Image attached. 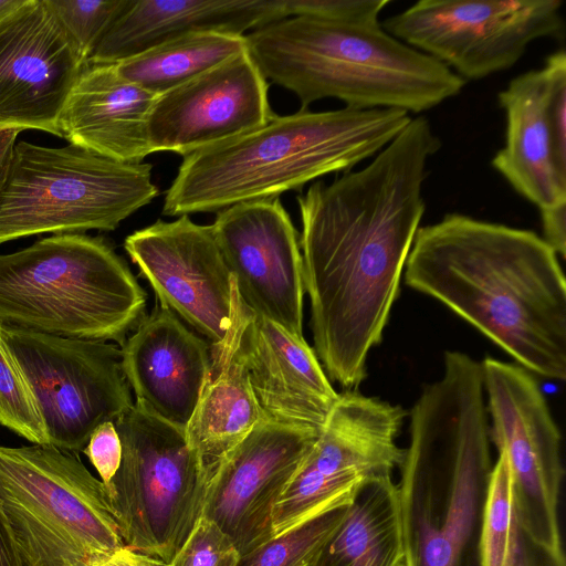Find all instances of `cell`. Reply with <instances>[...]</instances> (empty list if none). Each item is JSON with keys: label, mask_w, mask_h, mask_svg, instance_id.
<instances>
[{"label": "cell", "mask_w": 566, "mask_h": 566, "mask_svg": "<svg viewBox=\"0 0 566 566\" xmlns=\"http://www.w3.org/2000/svg\"><path fill=\"white\" fill-rule=\"evenodd\" d=\"M560 0H420L381 22L463 81L506 71L527 46L564 32Z\"/></svg>", "instance_id": "obj_10"}, {"label": "cell", "mask_w": 566, "mask_h": 566, "mask_svg": "<svg viewBox=\"0 0 566 566\" xmlns=\"http://www.w3.org/2000/svg\"><path fill=\"white\" fill-rule=\"evenodd\" d=\"M124 248L160 305L211 345L223 340L232 323V276L211 226L189 216L158 220L129 234Z\"/></svg>", "instance_id": "obj_14"}, {"label": "cell", "mask_w": 566, "mask_h": 566, "mask_svg": "<svg viewBox=\"0 0 566 566\" xmlns=\"http://www.w3.org/2000/svg\"><path fill=\"white\" fill-rule=\"evenodd\" d=\"M151 165L74 145L17 142L0 196V244L43 234L113 231L158 196Z\"/></svg>", "instance_id": "obj_8"}, {"label": "cell", "mask_w": 566, "mask_h": 566, "mask_svg": "<svg viewBox=\"0 0 566 566\" xmlns=\"http://www.w3.org/2000/svg\"><path fill=\"white\" fill-rule=\"evenodd\" d=\"M350 499L273 536L240 556L237 566H307L343 518Z\"/></svg>", "instance_id": "obj_28"}, {"label": "cell", "mask_w": 566, "mask_h": 566, "mask_svg": "<svg viewBox=\"0 0 566 566\" xmlns=\"http://www.w3.org/2000/svg\"><path fill=\"white\" fill-rule=\"evenodd\" d=\"M405 418L398 405L358 390L340 392L274 506L273 536L349 500L366 481L392 474L403 455L396 439Z\"/></svg>", "instance_id": "obj_13"}, {"label": "cell", "mask_w": 566, "mask_h": 566, "mask_svg": "<svg viewBox=\"0 0 566 566\" xmlns=\"http://www.w3.org/2000/svg\"><path fill=\"white\" fill-rule=\"evenodd\" d=\"M402 275L533 375L566 379L565 275L536 232L448 213L418 229Z\"/></svg>", "instance_id": "obj_2"}, {"label": "cell", "mask_w": 566, "mask_h": 566, "mask_svg": "<svg viewBox=\"0 0 566 566\" xmlns=\"http://www.w3.org/2000/svg\"><path fill=\"white\" fill-rule=\"evenodd\" d=\"M397 484L405 566H481V525L492 473L481 361L443 355L409 413Z\"/></svg>", "instance_id": "obj_3"}, {"label": "cell", "mask_w": 566, "mask_h": 566, "mask_svg": "<svg viewBox=\"0 0 566 566\" xmlns=\"http://www.w3.org/2000/svg\"><path fill=\"white\" fill-rule=\"evenodd\" d=\"M240 347L263 417L321 432L339 394L304 337L248 307Z\"/></svg>", "instance_id": "obj_20"}, {"label": "cell", "mask_w": 566, "mask_h": 566, "mask_svg": "<svg viewBox=\"0 0 566 566\" xmlns=\"http://www.w3.org/2000/svg\"><path fill=\"white\" fill-rule=\"evenodd\" d=\"M285 18V0H130L88 64H116L190 32L245 35Z\"/></svg>", "instance_id": "obj_22"}, {"label": "cell", "mask_w": 566, "mask_h": 566, "mask_svg": "<svg viewBox=\"0 0 566 566\" xmlns=\"http://www.w3.org/2000/svg\"><path fill=\"white\" fill-rule=\"evenodd\" d=\"M307 566H405L397 484L392 474L363 483Z\"/></svg>", "instance_id": "obj_25"}, {"label": "cell", "mask_w": 566, "mask_h": 566, "mask_svg": "<svg viewBox=\"0 0 566 566\" xmlns=\"http://www.w3.org/2000/svg\"><path fill=\"white\" fill-rule=\"evenodd\" d=\"M88 63L96 46L130 0H43Z\"/></svg>", "instance_id": "obj_30"}, {"label": "cell", "mask_w": 566, "mask_h": 566, "mask_svg": "<svg viewBox=\"0 0 566 566\" xmlns=\"http://www.w3.org/2000/svg\"><path fill=\"white\" fill-rule=\"evenodd\" d=\"M266 80L294 93L303 109L335 98L345 107L420 114L457 96L467 82L396 39L380 24L289 17L245 34Z\"/></svg>", "instance_id": "obj_5"}, {"label": "cell", "mask_w": 566, "mask_h": 566, "mask_svg": "<svg viewBox=\"0 0 566 566\" xmlns=\"http://www.w3.org/2000/svg\"><path fill=\"white\" fill-rule=\"evenodd\" d=\"M247 51L245 35L190 32L115 64L126 80L159 96Z\"/></svg>", "instance_id": "obj_26"}, {"label": "cell", "mask_w": 566, "mask_h": 566, "mask_svg": "<svg viewBox=\"0 0 566 566\" xmlns=\"http://www.w3.org/2000/svg\"><path fill=\"white\" fill-rule=\"evenodd\" d=\"M0 566H23L8 522L0 507Z\"/></svg>", "instance_id": "obj_37"}, {"label": "cell", "mask_w": 566, "mask_h": 566, "mask_svg": "<svg viewBox=\"0 0 566 566\" xmlns=\"http://www.w3.org/2000/svg\"><path fill=\"white\" fill-rule=\"evenodd\" d=\"M511 566H566L565 554H555L535 543L520 527Z\"/></svg>", "instance_id": "obj_34"}, {"label": "cell", "mask_w": 566, "mask_h": 566, "mask_svg": "<svg viewBox=\"0 0 566 566\" xmlns=\"http://www.w3.org/2000/svg\"><path fill=\"white\" fill-rule=\"evenodd\" d=\"M20 132L15 128L0 129V196L9 178L14 146Z\"/></svg>", "instance_id": "obj_36"}, {"label": "cell", "mask_w": 566, "mask_h": 566, "mask_svg": "<svg viewBox=\"0 0 566 566\" xmlns=\"http://www.w3.org/2000/svg\"><path fill=\"white\" fill-rule=\"evenodd\" d=\"M497 452L482 515L481 566H511L516 546L518 524L510 463L504 451Z\"/></svg>", "instance_id": "obj_27"}, {"label": "cell", "mask_w": 566, "mask_h": 566, "mask_svg": "<svg viewBox=\"0 0 566 566\" xmlns=\"http://www.w3.org/2000/svg\"><path fill=\"white\" fill-rule=\"evenodd\" d=\"M88 63L43 0L0 23V129L60 137L59 119Z\"/></svg>", "instance_id": "obj_17"}, {"label": "cell", "mask_w": 566, "mask_h": 566, "mask_svg": "<svg viewBox=\"0 0 566 566\" xmlns=\"http://www.w3.org/2000/svg\"><path fill=\"white\" fill-rule=\"evenodd\" d=\"M147 294L99 237L53 234L0 254V327L114 340L144 317Z\"/></svg>", "instance_id": "obj_6"}, {"label": "cell", "mask_w": 566, "mask_h": 566, "mask_svg": "<svg viewBox=\"0 0 566 566\" xmlns=\"http://www.w3.org/2000/svg\"><path fill=\"white\" fill-rule=\"evenodd\" d=\"M40 408L50 444L81 452L92 433L133 406L114 344L0 327Z\"/></svg>", "instance_id": "obj_12"}, {"label": "cell", "mask_w": 566, "mask_h": 566, "mask_svg": "<svg viewBox=\"0 0 566 566\" xmlns=\"http://www.w3.org/2000/svg\"><path fill=\"white\" fill-rule=\"evenodd\" d=\"M0 426L32 444H50L34 394L0 335Z\"/></svg>", "instance_id": "obj_29"}, {"label": "cell", "mask_w": 566, "mask_h": 566, "mask_svg": "<svg viewBox=\"0 0 566 566\" xmlns=\"http://www.w3.org/2000/svg\"><path fill=\"white\" fill-rule=\"evenodd\" d=\"M547 99L543 66L516 75L499 92L505 143L491 159L510 186L538 209L566 202V170L555 156Z\"/></svg>", "instance_id": "obj_23"}, {"label": "cell", "mask_w": 566, "mask_h": 566, "mask_svg": "<svg viewBox=\"0 0 566 566\" xmlns=\"http://www.w3.org/2000/svg\"><path fill=\"white\" fill-rule=\"evenodd\" d=\"M239 559L240 554L231 539L201 516L167 566H237Z\"/></svg>", "instance_id": "obj_31"}, {"label": "cell", "mask_w": 566, "mask_h": 566, "mask_svg": "<svg viewBox=\"0 0 566 566\" xmlns=\"http://www.w3.org/2000/svg\"><path fill=\"white\" fill-rule=\"evenodd\" d=\"M318 434L263 420L214 469L201 516L231 539L240 556L273 537L274 506Z\"/></svg>", "instance_id": "obj_16"}, {"label": "cell", "mask_w": 566, "mask_h": 566, "mask_svg": "<svg viewBox=\"0 0 566 566\" xmlns=\"http://www.w3.org/2000/svg\"><path fill=\"white\" fill-rule=\"evenodd\" d=\"M211 365L210 344L157 304L120 346V366L140 409L186 430Z\"/></svg>", "instance_id": "obj_19"}, {"label": "cell", "mask_w": 566, "mask_h": 566, "mask_svg": "<svg viewBox=\"0 0 566 566\" xmlns=\"http://www.w3.org/2000/svg\"><path fill=\"white\" fill-rule=\"evenodd\" d=\"M440 148L429 119L412 117L367 166L296 198L314 352L345 390L358 389L382 339L426 210L428 161Z\"/></svg>", "instance_id": "obj_1"}, {"label": "cell", "mask_w": 566, "mask_h": 566, "mask_svg": "<svg viewBox=\"0 0 566 566\" xmlns=\"http://www.w3.org/2000/svg\"><path fill=\"white\" fill-rule=\"evenodd\" d=\"M395 108H301L186 157L167 189L168 217L220 211L279 198L328 174L346 172L376 156L411 120Z\"/></svg>", "instance_id": "obj_4"}, {"label": "cell", "mask_w": 566, "mask_h": 566, "mask_svg": "<svg viewBox=\"0 0 566 566\" xmlns=\"http://www.w3.org/2000/svg\"><path fill=\"white\" fill-rule=\"evenodd\" d=\"M28 0H0V23L22 8Z\"/></svg>", "instance_id": "obj_39"}, {"label": "cell", "mask_w": 566, "mask_h": 566, "mask_svg": "<svg viewBox=\"0 0 566 566\" xmlns=\"http://www.w3.org/2000/svg\"><path fill=\"white\" fill-rule=\"evenodd\" d=\"M248 306L232 279V323L222 342L211 345L210 370L196 410L185 430L210 478L220 461L266 420L253 396L241 356Z\"/></svg>", "instance_id": "obj_24"}, {"label": "cell", "mask_w": 566, "mask_h": 566, "mask_svg": "<svg viewBox=\"0 0 566 566\" xmlns=\"http://www.w3.org/2000/svg\"><path fill=\"white\" fill-rule=\"evenodd\" d=\"M211 226L242 302L303 337V262L297 231L279 198L240 202Z\"/></svg>", "instance_id": "obj_15"}, {"label": "cell", "mask_w": 566, "mask_h": 566, "mask_svg": "<svg viewBox=\"0 0 566 566\" xmlns=\"http://www.w3.org/2000/svg\"><path fill=\"white\" fill-rule=\"evenodd\" d=\"M156 98L115 64H88L60 115V137L109 159L143 163L151 154L148 120Z\"/></svg>", "instance_id": "obj_21"}, {"label": "cell", "mask_w": 566, "mask_h": 566, "mask_svg": "<svg viewBox=\"0 0 566 566\" xmlns=\"http://www.w3.org/2000/svg\"><path fill=\"white\" fill-rule=\"evenodd\" d=\"M390 0H285L289 17L302 15L319 20L377 25Z\"/></svg>", "instance_id": "obj_32"}, {"label": "cell", "mask_w": 566, "mask_h": 566, "mask_svg": "<svg viewBox=\"0 0 566 566\" xmlns=\"http://www.w3.org/2000/svg\"><path fill=\"white\" fill-rule=\"evenodd\" d=\"M481 365L490 440L509 459L517 524L538 545L564 554L562 434L547 400L534 375L520 365L490 356Z\"/></svg>", "instance_id": "obj_11"}, {"label": "cell", "mask_w": 566, "mask_h": 566, "mask_svg": "<svg viewBox=\"0 0 566 566\" xmlns=\"http://www.w3.org/2000/svg\"><path fill=\"white\" fill-rule=\"evenodd\" d=\"M269 84L248 50L157 96L148 120L151 153L186 157L264 125Z\"/></svg>", "instance_id": "obj_18"}, {"label": "cell", "mask_w": 566, "mask_h": 566, "mask_svg": "<svg viewBox=\"0 0 566 566\" xmlns=\"http://www.w3.org/2000/svg\"><path fill=\"white\" fill-rule=\"evenodd\" d=\"M99 566H167L166 563L123 547Z\"/></svg>", "instance_id": "obj_38"}, {"label": "cell", "mask_w": 566, "mask_h": 566, "mask_svg": "<svg viewBox=\"0 0 566 566\" xmlns=\"http://www.w3.org/2000/svg\"><path fill=\"white\" fill-rule=\"evenodd\" d=\"M0 507L23 566H99L125 547L105 484L52 444L0 446Z\"/></svg>", "instance_id": "obj_7"}, {"label": "cell", "mask_w": 566, "mask_h": 566, "mask_svg": "<svg viewBox=\"0 0 566 566\" xmlns=\"http://www.w3.org/2000/svg\"><path fill=\"white\" fill-rule=\"evenodd\" d=\"M107 485L116 474L122 461V442L113 421L101 424L91 436L82 451Z\"/></svg>", "instance_id": "obj_33"}, {"label": "cell", "mask_w": 566, "mask_h": 566, "mask_svg": "<svg viewBox=\"0 0 566 566\" xmlns=\"http://www.w3.org/2000/svg\"><path fill=\"white\" fill-rule=\"evenodd\" d=\"M114 426L122 461L105 486L124 545L168 564L202 515L210 474L185 430L135 403Z\"/></svg>", "instance_id": "obj_9"}, {"label": "cell", "mask_w": 566, "mask_h": 566, "mask_svg": "<svg viewBox=\"0 0 566 566\" xmlns=\"http://www.w3.org/2000/svg\"><path fill=\"white\" fill-rule=\"evenodd\" d=\"M542 220L543 239L557 255L566 252V202L538 209Z\"/></svg>", "instance_id": "obj_35"}]
</instances>
